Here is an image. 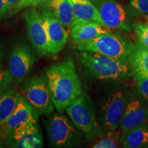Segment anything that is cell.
<instances>
[{"instance_id": "cell-1", "label": "cell", "mask_w": 148, "mask_h": 148, "mask_svg": "<svg viewBox=\"0 0 148 148\" xmlns=\"http://www.w3.org/2000/svg\"><path fill=\"white\" fill-rule=\"evenodd\" d=\"M45 77L53 106L60 113L82 94V82L71 58L48 67Z\"/></svg>"}, {"instance_id": "cell-8", "label": "cell", "mask_w": 148, "mask_h": 148, "mask_svg": "<svg viewBox=\"0 0 148 148\" xmlns=\"http://www.w3.org/2000/svg\"><path fill=\"white\" fill-rule=\"evenodd\" d=\"M23 16L33 47L40 56H48L47 34L41 13L33 6L28 7Z\"/></svg>"}, {"instance_id": "cell-2", "label": "cell", "mask_w": 148, "mask_h": 148, "mask_svg": "<svg viewBox=\"0 0 148 148\" xmlns=\"http://www.w3.org/2000/svg\"><path fill=\"white\" fill-rule=\"evenodd\" d=\"M79 60L88 73L102 80H121L133 75L128 59L115 58L94 52L81 51Z\"/></svg>"}, {"instance_id": "cell-20", "label": "cell", "mask_w": 148, "mask_h": 148, "mask_svg": "<svg viewBox=\"0 0 148 148\" xmlns=\"http://www.w3.org/2000/svg\"><path fill=\"white\" fill-rule=\"evenodd\" d=\"M19 99L18 92L7 89L0 95V125L9 119L15 110Z\"/></svg>"}, {"instance_id": "cell-3", "label": "cell", "mask_w": 148, "mask_h": 148, "mask_svg": "<svg viewBox=\"0 0 148 148\" xmlns=\"http://www.w3.org/2000/svg\"><path fill=\"white\" fill-rule=\"evenodd\" d=\"M65 110L71 121L88 140L93 141L103 134L104 131L98 123L88 95L81 94L71 101Z\"/></svg>"}, {"instance_id": "cell-10", "label": "cell", "mask_w": 148, "mask_h": 148, "mask_svg": "<svg viewBox=\"0 0 148 148\" xmlns=\"http://www.w3.org/2000/svg\"><path fill=\"white\" fill-rule=\"evenodd\" d=\"M148 121V103L140 95H130L119 127L122 132Z\"/></svg>"}, {"instance_id": "cell-23", "label": "cell", "mask_w": 148, "mask_h": 148, "mask_svg": "<svg viewBox=\"0 0 148 148\" xmlns=\"http://www.w3.org/2000/svg\"><path fill=\"white\" fill-rule=\"evenodd\" d=\"M135 79L136 80L138 93L148 103V77L136 76Z\"/></svg>"}, {"instance_id": "cell-21", "label": "cell", "mask_w": 148, "mask_h": 148, "mask_svg": "<svg viewBox=\"0 0 148 148\" xmlns=\"http://www.w3.org/2000/svg\"><path fill=\"white\" fill-rule=\"evenodd\" d=\"M122 130H106L101 136L93 140L91 147L93 148H116L123 147L121 140Z\"/></svg>"}, {"instance_id": "cell-9", "label": "cell", "mask_w": 148, "mask_h": 148, "mask_svg": "<svg viewBox=\"0 0 148 148\" xmlns=\"http://www.w3.org/2000/svg\"><path fill=\"white\" fill-rule=\"evenodd\" d=\"M92 2L107 27L130 31L127 12L117 1L115 0H95Z\"/></svg>"}, {"instance_id": "cell-6", "label": "cell", "mask_w": 148, "mask_h": 148, "mask_svg": "<svg viewBox=\"0 0 148 148\" xmlns=\"http://www.w3.org/2000/svg\"><path fill=\"white\" fill-rule=\"evenodd\" d=\"M49 143L55 147H70L78 145L79 130L67 117L61 114H53L46 123Z\"/></svg>"}, {"instance_id": "cell-30", "label": "cell", "mask_w": 148, "mask_h": 148, "mask_svg": "<svg viewBox=\"0 0 148 148\" xmlns=\"http://www.w3.org/2000/svg\"><path fill=\"white\" fill-rule=\"evenodd\" d=\"M90 1H95V0H90Z\"/></svg>"}, {"instance_id": "cell-17", "label": "cell", "mask_w": 148, "mask_h": 148, "mask_svg": "<svg viewBox=\"0 0 148 148\" xmlns=\"http://www.w3.org/2000/svg\"><path fill=\"white\" fill-rule=\"evenodd\" d=\"M128 61L134 77H148V47L139 41L134 43Z\"/></svg>"}, {"instance_id": "cell-18", "label": "cell", "mask_w": 148, "mask_h": 148, "mask_svg": "<svg viewBox=\"0 0 148 148\" xmlns=\"http://www.w3.org/2000/svg\"><path fill=\"white\" fill-rule=\"evenodd\" d=\"M121 140L123 147H148L147 122L122 132Z\"/></svg>"}, {"instance_id": "cell-26", "label": "cell", "mask_w": 148, "mask_h": 148, "mask_svg": "<svg viewBox=\"0 0 148 148\" xmlns=\"http://www.w3.org/2000/svg\"><path fill=\"white\" fill-rule=\"evenodd\" d=\"M21 0H5L7 12L9 14L16 13L18 6L21 3Z\"/></svg>"}, {"instance_id": "cell-15", "label": "cell", "mask_w": 148, "mask_h": 148, "mask_svg": "<svg viewBox=\"0 0 148 148\" xmlns=\"http://www.w3.org/2000/svg\"><path fill=\"white\" fill-rule=\"evenodd\" d=\"M37 6L42 14L56 18L69 34L70 26L75 17L69 0H43Z\"/></svg>"}, {"instance_id": "cell-16", "label": "cell", "mask_w": 148, "mask_h": 148, "mask_svg": "<svg viewBox=\"0 0 148 148\" xmlns=\"http://www.w3.org/2000/svg\"><path fill=\"white\" fill-rule=\"evenodd\" d=\"M110 32V28L97 22L77 18L73 20L70 26V34L75 42L87 41Z\"/></svg>"}, {"instance_id": "cell-19", "label": "cell", "mask_w": 148, "mask_h": 148, "mask_svg": "<svg viewBox=\"0 0 148 148\" xmlns=\"http://www.w3.org/2000/svg\"><path fill=\"white\" fill-rule=\"evenodd\" d=\"M69 1L73 9L75 18L95 21L103 26H106L101 20L97 8L90 0H69Z\"/></svg>"}, {"instance_id": "cell-29", "label": "cell", "mask_w": 148, "mask_h": 148, "mask_svg": "<svg viewBox=\"0 0 148 148\" xmlns=\"http://www.w3.org/2000/svg\"><path fill=\"white\" fill-rule=\"evenodd\" d=\"M7 13L5 0H0V17L2 18Z\"/></svg>"}, {"instance_id": "cell-22", "label": "cell", "mask_w": 148, "mask_h": 148, "mask_svg": "<svg viewBox=\"0 0 148 148\" xmlns=\"http://www.w3.org/2000/svg\"><path fill=\"white\" fill-rule=\"evenodd\" d=\"M134 32L138 36L139 42L148 47V23L147 24L137 23L134 25Z\"/></svg>"}, {"instance_id": "cell-14", "label": "cell", "mask_w": 148, "mask_h": 148, "mask_svg": "<svg viewBox=\"0 0 148 148\" xmlns=\"http://www.w3.org/2000/svg\"><path fill=\"white\" fill-rule=\"evenodd\" d=\"M12 147L20 148H40L43 147V140L37 123H27L18 126L10 136Z\"/></svg>"}, {"instance_id": "cell-4", "label": "cell", "mask_w": 148, "mask_h": 148, "mask_svg": "<svg viewBox=\"0 0 148 148\" xmlns=\"http://www.w3.org/2000/svg\"><path fill=\"white\" fill-rule=\"evenodd\" d=\"M133 45L122 36L110 32L87 41L75 42V48L79 51H90L112 58L128 59Z\"/></svg>"}, {"instance_id": "cell-7", "label": "cell", "mask_w": 148, "mask_h": 148, "mask_svg": "<svg viewBox=\"0 0 148 148\" xmlns=\"http://www.w3.org/2000/svg\"><path fill=\"white\" fill-rule=\"evenodd\" d=\"M130 94L125 90L111 92L101 107V123L103 131L116 130L119 127Z\"/></svg>"}, {"instance_id": "cell-27", "label": "cell", "mask_w": 148, "mask_h": 148, "mask_svg": "<svg viewBox=\"0 0 148 148\" xmlns=\"http://www.w3.org/2000/svg\"><path fill=\"white\" fill-rule=\"evenodd\" d=\"M42 1H43V0H21V3L18 6L16 12L22 10L23 8L32 6H37Z\"/></svg>"}, {"instance_id": "cell-5", "label": "cell", "mask_w": 148, "mask_h": 148, "mask_svg": "<svg viewBox=\"0 0 148 148\" xmlns=\"http://www.w3.org/2000/svg\"><path fill=\"white\" fill-rule=\"evenodd\" d=\"M18 95L40 114L49 116L54 110L45 75H35L25 81Z\"/></svg>"}, {"instance_id": "cell-25", "label": "cell", "mask_w": 148, "mask_h": 148, "mask_svg": "<svg viewBox=\"0 0 148 148\" xmlns=\"http://www.w3.org/2000/svg\"><path fill=\"white\" fill-rule=\"evenodd\" d=\"M12 79L10 71L0 70V95L8 89Z\"/></svg>"}, {"instance_id": "cell-12", "label": "cell", "mask_w": 148, "mask_h": 148, "mask_svg": "<svg viewBox=\"0 0 148 148\" xmlns=\"http://www.w3.org/2000/svg\"><path fill=\"white\" fill-rule=\"evenodd\" d=\"M42 17L47 34L48 56L58 54L65 46L69 34L56 18L46 14H42Z\"/></svg>"}, {"instance_id": "cell-13", "label": "cell", "mask_w": 148, "mask_h": 148, "mask_svg": "<svg viewBox=\"0 0 148 148\" xmlns=\"http://www.w3.org/2000/svg\"><path fill=\"white\" fill-rule=\"evenodd\" d=\"M39 112L19 95L17 106L5 123L0 126L4 131L9 139L14 130L21 125L38 122Z\"/></svg>"}, {"instance_id": "cell-24", "label": "cell", "mask_w": 148, "mask_h": 148, "mask_svg": "<svg viewBox=\"0 0 148 148\" xmlns=\"http://www.w3.org/2000/svg\"><path fill=\"white\" fill-rule=\"evenodd\" d=\"M130 3L140 14H148V0H130Z\"/></svg>"}, {"instance_id": "cell-11", "label": "cell", "mask_w": 148, "mask_h": 148, "mask_svg": "<svg viewBox=\"0 0 148 148\" xmlns=\"http://www.w3.org/2000/svg\"><path fill=\"white\" fill-rule=\"evenodd\" d=\"M36 61L34 53L25 45H18L10 51L9 57V71L12 79L21 82Z\"/></svg>"}, {"instance_id": "cell-28", "label": "cell", "mask_w": 148, "mask_h": 148, "mask_svg": "<svg viewBox=\"0 0 148 148\" xmlns=\"http://www.w3.org/2000/svg\"><path fill=\"white\" fill-rule=\"evenodd\" d=\"M8 139V136L5 134L4 131L3 130V129L0 126V147H4L5 142Z\"/></svg>"}]
</instances>
